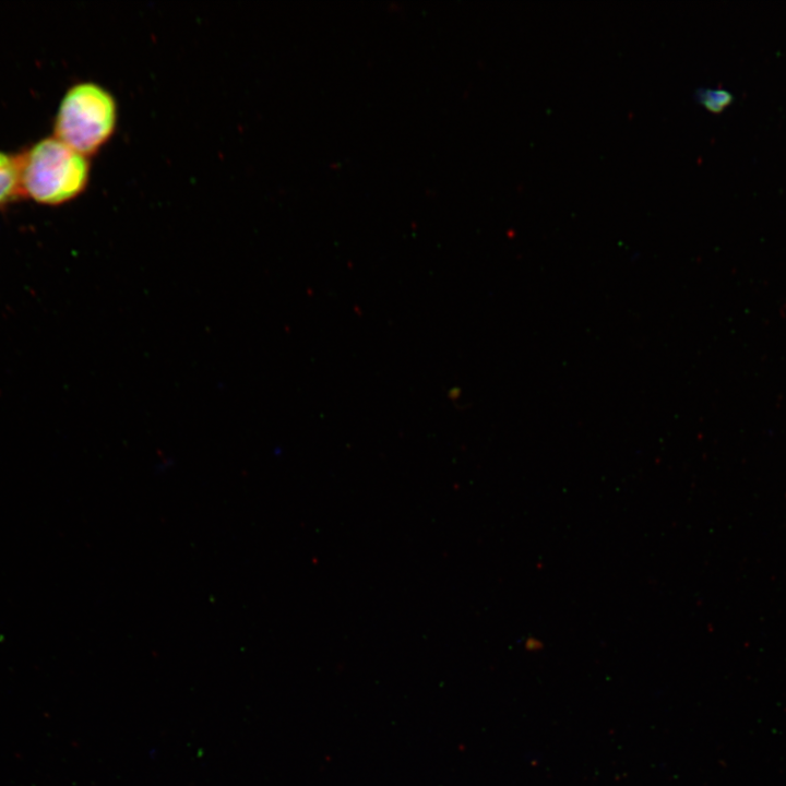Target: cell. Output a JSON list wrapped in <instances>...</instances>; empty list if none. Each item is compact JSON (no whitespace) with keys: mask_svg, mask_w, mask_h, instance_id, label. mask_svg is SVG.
I'll use <instances>...</instances> for the list:
<instances>
[{"mask_svg":"<svg viewBox=\"0 0 786 786\" xmlns=\"http://www.w3.org/2000/svg\"><path fill=\"white\" fill-rule=\"evenodd\" d=\"M22 196L44 205L78 198L90 181V160L55 135L17 154Z\"/></svg>","mask_w":786,"mask_h":786,"instance_id":"1","label":"cell"},{"mask_svg":"<svg viewBox=\"0 0 786 786\" xmlns=\"http://www.w3.org/2000/svg\"><path fill=\"white\" fill-rule=\"evenodd\" d=\"M695 98L711 111H720L729 102L730 95L724 90H698Z\"/></svg>","mask_w":786,"mask_h":786,"instance_id":"4","label":"cell"},{"mask_svg":"<svg viewBox=\"0 0 786 786\" xmlns=\"http://www.w3.org/2000/svg\"><path fill=\"white\" fill-rule=\"evenodd\" d=\"M117 122L114 95L98 83L79 82L61 98L53 119V135L88 157L111 139Z\"/></svg>","mask_w":786,"mask_h":786,"instance_id":"2","label":"cell"},{"mask_svg":"<svg viewBox=\"0 0 786 786\" xmlns=\"http://www.w3.org/2000/svg\"><path fill=\"white\" fill-rule=\"evenodd\" d=\"M23 198L17 155L0 151V207Z\"/></svg>","mask_w":786,"mask_h":786,"instance_id":"3","label":"cell"}]
</instances>
